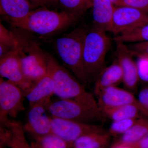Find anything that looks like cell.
<instances>
[{"instance_id":"6da1fadb","label":"cell","mask_w":148,"mask_h":148,"mask_svg":"<svg viewBox=\"0 0 148 148\" xmlns=\"http://www.w3.org/2000/svg\"><path fill=\"white\" fill-rule=\"evenodd\" d=\"M45 106L51 116L62 119L97 124L106 119L98 101L90 92L79 99L50 100Z\"/></svg>"},{"instance_id":"7a4b0ae2","label":"cell","mask_w":148,"mask_h":148,"mask_svg":"<svg viewBox=\"0 0 148 148\" xmlns=\"http://www.w3.org/2000/svg\"><path fill=\"white\" fill-rule=\"evenodd\" d=\"M86 30L84 27H77L57 38L55 45L56 50L64 67L70 70L85 86L88 84L83 63Z\"/></svg>"},{"instance_id":"3957f363","label":"cell","mask_w":148,"mask_h":148,"mask_svg":"<svg viewBox=\"0 0 148 148\" xmlns=\"http://www.w3.org/2000/svg\"><path fill=\"white\" fill-rule=\"evenodd\" d=\"M78 18L64 11L58 12L44 8L32 10L26 18L11 25L27 32L45 36L69 28Z\"/></svg>"},{"instance_id":"277c9868","label":"cell","mask_w":148,"mask_h":148,"mask_svg":"<svg viewBox=\"0 0 148 148\" xmlns=\"http://www.w3.org/2000/svg\"><path fill=\"white\" fill-rule=\"evenodd\" d=\"M110 39L106 32L92 27L86 30L83 49V63L88 84L96 81L105 64Z\"/></svg>"},{"instance_id":"5b68a950","label":"cell","mask_w":148,"mask_h":148,"mask_svg":"<svg viewBox=\"0 0 148 148\" xmlns=\"http://www.w3.org/2000/svg\"><path fill=\"white\" fill-rule=\"evenodd\" d=\"M17 34L18 45L17 52L26 78L34 83L47 74L48 54L33 40Z\"/></svg>"},{"instance_id":"8992f818","label":"cell","mask_w":148,"mask_h":148,"mask_svg":"<svg viewBox=\"0 0 148 148\" xmlns=\"http://www.w3.org/2000/svg\"><path fill=\"white\" fill-rule=\"evenodd\" d=\"M47 73L54 83V95L59 99H79L88 92L86 90L84 86L75 77L49 54Z\"/></svg>"},{"instance_id":"52a82bcc","label":"cell","mask_w":148,"mask_h":148,"mask_svg":"<svg viewBox=\"0 0 148 148\" xmlns=\"http://www.w3.org/2000/svg\"><path fill=\"white\" fill-rule=\"evenodd\" d=\"M24 91L18 86L3 78L0 79V125L8 127L10 120L15 119L25 109Z\"/></svg>"},{"instance_id":"ba28073f","label":"cell","mask_w":148,"mask_h":148,"mask_svg":"<svg viewBox=\"0 0 148 148\" xmlns=\"http://www.w3.org/2000/svg\"><path fill=\"white\" fill-rule=\"evenodd\" d=\"M148 24V13L128 7L115 8L111 32L121 35Z\"/></svg>"},{"instance_id":"9c48e42d","label":"cell","mask_w":148,"mask_h":148,"mask_svg":"<svg viewBox=\"0 0 148 148\" xmlns=\"http://www.w3.org/2000/svg\"><path fill=\"white\" fill-rule=\"evenodd\" d=\"M52 132L66 141L73 144L80 137L94 133H104L101 125L88 124L51 116Z\"/></svg>"},{"instance_id":"30bf717a","label":"cell","mask_w":148,"mask_h":148,"mask_svg":"<svg viewBox=\"0 0 148 148\" xmlns=\"http://www.w3.org/2000/svg\"><path fill=\"white\" fill-rule=\"evenodd\" d=\"M0 75L20 88L24 92L34 84L24 75L17 48L0 58Z\"/></svg>"},{"instance_id":"8fae6325","label":"cell","mask_w":148,"mask_h":148,"mask_svg":"<svg viewBox=\"0 0 148 148\" xmlns=\"http://www.w3.org/2000/svg\"><path fill=\"white\" fill-rule=\"evenodd\" d=\"M24 128L34 137L52 133L51 117L48 115L45 104L38 103L29 106Z\"/></svg>"},{"instance_id":"7c38bea8","label":"cell","mask_w":148,"mask_h":148,"mask_svg":"<svg viewBox=\"0 0 148 148\" xmlns=\"http://www.w3.org/2000/svg\"><path fill=\"white\" fill-rule=\"evenodd\" d=\"M98 98L97 101L101 111L104 109L134 104L139 107L142 112L141 106L133 94L116 86L107 88L99 94Z\"/></svg>"},{"instance_id":"4fadbf2b","label":"cell","mask_w":148,"mask_h":148,"mask_svg":"<svg viewBox=\"0 0 148 148\" xmlns=\"http://www.w3.org/2000/svg\"><path fill=\"white\" fill-rule=\"evenodd\" d=\"M118 61L123 71L125 85L129 89L133 90L137 86L140 78L137 64L132 59L130 51L123 43L116 42Z\"/></svg>"},{"instance_id":"5bb4252c","label":"cell","mask_w":148,"mask_h":148,"mask_svg":"<svg viewBox=\"0 0 148 148\" xmlns=\"http://www.w3.org/2000/svg\"><path fill=\"white\" fill-rule=\"evenodd\" d=\"M93 27L102 32H111L114 5L110 0H92Z\"/></svg>"},{"instance_id":"9a60e30c","label":"cell","mask_w":148,"mask_h":148,"mask_svg":"<svg viewBox=\"0 0 148 148\" xmlns=\"http://www.w3.org/2000/svg\"><path fill=\"white\" fill-rule=\"evenodd\" d=\"M54 86L52 78L48 73L34 83L29 90L24 92L29 106L36 103L46 104L54 95Z\"/></svg>"},{"instance_id":"2e32d148","label":"cell","mask_w":148,"mask_h":148,"mask_svg":"<svg viewBox=\"0 0 148 148\" xmlns=\"http://www.w3.org/2000/svg\"><path fill=\"white\" fill-rule=\"evenodd\" d=\"M33 7L27 0H0L1 15L7 16L11 24L26 18Z\"/></svg>"},{"instance_id":"e0dca14e","label":"cell","mask_w":148,"mask_h":148,"mask_svg":"<svg viewBox=\"0 0 148 148\" xmlns=\"http://www.w3.org/2000/svg\"><path fill=\"white\" fill-rule=\"evenodd\" d=\"M123 80V71L119 62H115L103 70L95 82L94 92L98 96L107 88L114 86Z\"/></svg>"},{"instance_id":"ac0fdd59","label":"cell","mask_w":148,"mask_h":148,"mask_svg":"<svg viewBox=\"0 0 148 148\" xmlns=\"http://www.w3.org/2000/svg\"><path fill=\"white\" fill-rule=\"evenodd\" d=\"M148 133V119L143 118L138 119L135 124L123 133L119 144H135Z\"/></svg>"},{"instance_id":"d6986e66","label":"cell","mask_w":148,"mask_h":148,"mask_svg":"<svg viewBox=\"0 0 148 148\" xmlns=\"http://www.w3.org/2000/svg\"><path fill=\"white\" fill-rule=\"evenodd\" d=\"M102 112L105 116L112 120L113 121L126 119H137L139 116V112H141L138 106L134 104L104 109Z\"/></svg>"},{"instance_id":"ffe728a7","label":"cell","mask_w":148,"mask_h":148,"mask_svg":"<svg viewBox=\"0 0 148 148\" xmlns=\"http://www.w3.org/2000/svg\"><path fill=\"white\" fill-rule=\"evenodd\" d=\"M110 140L106 132L88 134L76 140L73 144L74 148H103Z\"/></svg>"},{"instance_id":"44dd1931","label":"cell","mask_w":148,"mask_h":148,"mask_svg":"<svg viewBox=\"0 0 148 148\" xmlns=\"http://www.w3.org/2000/svg\"><path fill=\"white\" fill-rule=\"evenodd\" d=\"M34 138L32 145L34 148H71L73 144L53 133Z\"/></svg>"},{"instance_id":"7402d4cb","label":"cell","mask_w":148,"mask_h":148,"mask_svg":"<svg viewBox=\"0 0 148 148\" xmlns=\"http://www.w3.org/2000/svg\"><path fill=\"white\" fill-rule=\"evenodd\" d=\"M8 127L10 129L12 133L8 148H34L27 142L25 137L24 125L21 122L10 120Z\"/></svg>"},{"instance_id":"603a6c76","label":"cell","mask_w":148,"mask_h":148,"mask_svg":"<svg viewBox=\"0 0 148 148\" xmlns=\"http://www.w3.org/2000/svg\"><path fill=\"white\" fill-rule=\"evenodd\" d=\"M17 34L9 31L0 24V58L17 48L18 45Z\"/></svg>"},{"instance_id":"cb8c5ba5","label":"cell","mask_w":148,"mask_h":148,"mask_svg":"<svg viewBox=\"0 0 148 148\" xmlns=\"http://www.w3.org/2000/svg\"><path fill=\"white\" fill-rule=\"evenodd\" d=\"M64 11L79 18L89 9L92 8V0H58Z\"/></svg>"},{"instance_id":"d4e9b609","label":"cell","mask_w":148,"mask_h":148,"mask_svg":"<svg viewBox=\"0 0 148 148\" xmlns=\"http://www.w3.org/2000/svg\"><path fill=\"white\" fill-rule=\"evenodd\" d=\"M116 42H138L148 41V24L113 38Z\"/></svg>"},{"instance_id":"484cf974","label":"cell","mask_w":148,"mask_h":148,"mask_svg":"<svg viewBox=\"0 0 148 148\" xmlns=\"http://www.w3.org/2000/svg\"><path fill=\"white\" fill-rule=\"evenodd\" d=\"M137 119H132L114 121L110 127V132L113 134H123L135 124Z\"/></svg>"},{"instance_id":"4316f807","label":"cell","mask_w":148,"mask_h":148,"mask_svg":"<svg viewBox=\"0 0 148 148\" xmlns=\"http://www.w3.org/2000/svg\"><path fill=\"white\" fill-rule=\"evenodd\" d=\"M115 5L132 8L148 13V0H118Z\"/></svg>"},{"instance_id":"83f0119b","label":"cell","mask_w":148,"mask_h":148,"mask_svg":"<svg viewBox=\"0 0 148 148\" xmlns=\"http://www.w3.org/2000/svg\"><path fill=\"white\" fill-rule=\"evenodd\" d=\"M127 47L132 55L148 59V41L132 44Z\"/></svg>"},{"instance_id":"f1b7e54d","label":"cell","mask_w":148,"mask_h":148,"mask_svg":"<svg viewBox=\"0 0 148 148\" xmlns=\"http://www.w3.org/2000/svg\"><path fill=\"white\" fill-rule=\"evenodd\" d=\"M137 64L139 77L143 81L148 82V59L140 58Z\"/></svg>"},{"instance_id":"f546056e","label":"cell","mask_w":148,"mask_h":148,"mask_svg":"<svg viewBox=\"0 0 148 148\" xmlns=\"http://www.w3.org/2000/svg\"><path fill=\"white\" fill-rule=\"evenodd\" d=\"M11 136V131L9 128L0 125V148L8 147Z\"/></svg>"},{"instance_id":"4dcf8cb0","label":"cell","mask_w":148,"mask_h":148,"mask_svg":"<svg viewBox=\"0 0 148 148\" xmlns=\"http://www.w3.org/2000/svg\"><path fill=\"white\" fill-rule=\"evenodd\" d=\"M138 100L142 108V113L148 115V88L140 91Z\"/></svg>"},{"instance_id":"1f68e13d","label":"cell","mask_w":148,"mask_h":148,"mask_svg":"<svg viewBox=\"0 0 148 148\" xmlns=\"http://www.w3.org/2000/svg\"><path fill=\"white\" fill-rule=\"evenodd\" d=\"M132 145L135 148H148V133L138 143Z\"/></svg>"},{"instance_id":"d6a6232c","label":"cell","mask_w":148,"mask_h":148,"mask_svg":"<svg viewBox=\"0 0 148 148\" xmlns=\"http://www.w3.org/2000/svg\"><path fill=\"white\" fill-rule=\"evenodd\" d=\"M32 5L34 7L41 6L45 7L46 5L44 0H30Z\"/></svg>"},{"instance_id":"836d02e7","label":"cell","mask_w":148,"mask_h":148,"mask_svg":"<svg viewBox=\"0 0 148 148\" xmlns=\"http://www.w3.org/2000/svg\"><path fill=\"white\" fill-rule=\"evenodd\" d=\"M113 148H135L132 145H126V144H118Z\"/></svg>"},{"instance_id":"e575fe53","label":"cell","mask_w":148,"mask_h":148,"mask_svg":"<svg viewBox=\"0 0 148 148\" xmlns=\"http://www.w3.org/2000/svg\"><path fill=\"white\" fill-rule=\"evenodd\" d=\"M47 5H50L51 4L58 3V0H44Z\"/></svg>"},{"instance_id":"d590c367","label":"cell","mask_w":148,"mask_h":148,"mask_svg":"<svg viewBox=\"0 0 148 148\" xmlns=\"http://www.w3.org/2000/svg\"><path fill=\"white\" fill-rule=\"evenodd\" d=\"M111 1V2L114 5H115V4L118 1V0H110Z\"/></svg>"},{"instance_id":"8d00e7d4","label":"cell","mask_w":148,"mask_h":148,"mask_svg":"<svg viewBox=\"0 0 148 148\" xmlns=\"http://www.w3.org/2000/svg\"></svg>"},{"instance_id":"74e56055","label":"cell","mask_w":148,"mask_h":148,"mask_svg":"<svg viewBox=\"0 0 148 148\" xmlns=\"http://www.w3.org/2000/svg\"></svg>"}]
</instances>
